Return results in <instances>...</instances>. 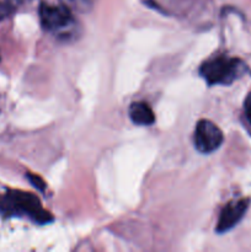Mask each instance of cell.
Listing matches in <instances>:
<instances>
[{"mask_svg":"<svg viewBox=\"0 0 251 252\" xmlns=\"http://www.w3.org/2000/svg\"><path fill=\"white\" fill-rule=\"evenodd\" d=\"M0 214L4 217H25L37 224H47L53 217L43 209L34 194L22 191H7L0 194Z\"/></svg>","mask_w":251,"mask_h":252,"instance_id":"obj_1","label":"cell"},{"mask_svg":"<svg viewBox=\"0 0 251 252\" xmlns=\"http://www.w3.org/2000/svg\"><path fill=\"white\" fill-rule=\"evenodd\" d=\"M245 70V64L240 59L217 56L204 62L199 73L209 85H229L240 78Z\"/></svg>","mask_w":251,"mask_h":252,"instance_id":"obj_2","label":"cell"},{"mask_svg":"<svg viewBox=\"0 0 251 252\" xmlns=\"http://www.w3.org/2000/svg\"><path fill=\"white\" fill-rule=\"evenodd\" d=\"M39 19L44 30L58 36L70 34L75 27V20L68 6L41 4Z\"/></svg>","mask_w":251,"mask_h":252,"instance_id":"obj_3","label":"cell"},{"mask_svg":"<svg viewBox=\"0 0 251 252\" xmlns=\"http://www.w3.org/2000/svg\"><path fill=\"white\" fill-rule=\"evenodd\" d=\"M223 132L216 123L202 120L197 123L194 130V145L201 153L208 154L218 149L223 143Z\"/></svg>","mask_w":251,"mask_h":252,"instance_id":"obj_4","label":"cell"},{"mask_svg":"<svg viewBox=\"0 0 251 252\" xmlns=\"http://www.w3.org/2000/svg\"><path fill=\"white\" fill-rule=\"evenodd\" d=\"M249 204H250V199L248 198H241L229 202L223 208L220 216H219L217 231L221 234L233 229L243 219V217L245 216L246 211L249 208Z\"/></svg>","mask_w":251,"mask_h":252,"instance_id":"obj_5","label":"cell"},{"mask_svg":"<svg viewBox=\"0 0 251 252\" xmlns=\"http://www.w3.org/2000/svg\"><path fill=\"white\" fill-rule=\"evenodd\" d=\"M129 117L138 126H150L155 122L154 112L145 102H133L129 107Z\"/></svg>","mask_w":251,"mask_h":252,"instance_id":"obj_6","label":"cell"},{"mask_svg":"<svg viewBox=\"0 0 251 252\" xmlns=\"http://www.w3.org/2000/svg\"><path fill=\"white\" fill-rule=\"evenodd\" d=\"M27 179L30 180V182H31V184L33 185V186L36 187L37 189H39V191H41V192L44 191V189H46V184H44V182L42 181L41 177L36 176V175L27 174Z\"/></svg>","mask_w":251,"mask_h":252,"instance_id":"obj_7","label":"cell"},{"mask_svg":"<svg viewBox=\"0 0 251 252\" xmlns=\"http://www.w3.org/2000/svg\"><path fill=\"white\" fill-rule=\"evenodd\" d=\"M244 110H245V115L248 121L250 122L251 125V93L249 94L248 97L245 100V105H244Z\"/></svg>","mask_w":251,"mask_h":252,"instance_id":"obj_8","label":"cell"},{"mask_svg":"<svg viewBox=\"0 0 251 252\" xmlns=\"http://www.w3.org/2000/svg\"><path fill=\"white\" fill-rule=\"evenodd\" d=\"M9 14H10L9 5H5L0 2V21H1L2 19H5Z\"/></svg>","mask_w":251,"mask_h":252,"instance_id":"obj_9","label":"cell"},{"mask_svg":"<svg viewBox=\"0 0 251 252\" xmlns=\"http://www.w3.org/2000/svg\"><path fill=\"white\" fill-rule=\"evenodd\" d=\"M62 1L66 5H76V4H79L81 0H62Z\"/></svg>","mask_w":251,"mask_h":252,"instance_id":"obj_10","label":"cell"},{"mask_svg":"<svg viewBox=\"0 0 251 252\" xmlns=\"http://www.w3.org/2000/svg\"><path fill=\"white\" fill-rule=\"evenodd\" d=\"M29 1V0H9L10 4L12 5H19V4H22V2H26Z\"/></svg>","mask_w":251,"mask_h":252,"instance_id":"obj_11","label":"cell"}]
</instances>
